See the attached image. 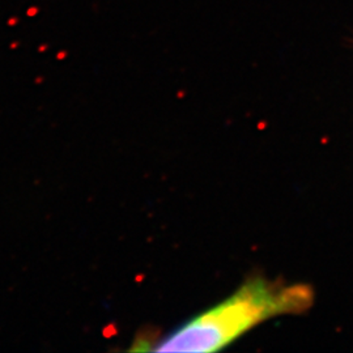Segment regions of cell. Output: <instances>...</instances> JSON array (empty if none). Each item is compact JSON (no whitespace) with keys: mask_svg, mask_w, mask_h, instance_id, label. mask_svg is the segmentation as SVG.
I'll return each instance as SVG.
<instances>
[{"mask_svg":"<svg viewBox=\"0 0 353 353\" xmlns=\"http://www.w3.org/2000/svg\"><path fill=\"white\" fill-rule=\"evenodd\" d=\"M312 303L313 290L305 284L288 285L255 276L224 301L153 341L145 351L217 352L262 322L275 316L301 314Z\"/></svg>","mask_w":353,"mask_h":353,"instance_id":"cell-1","label":"cell"}]
</instances>
